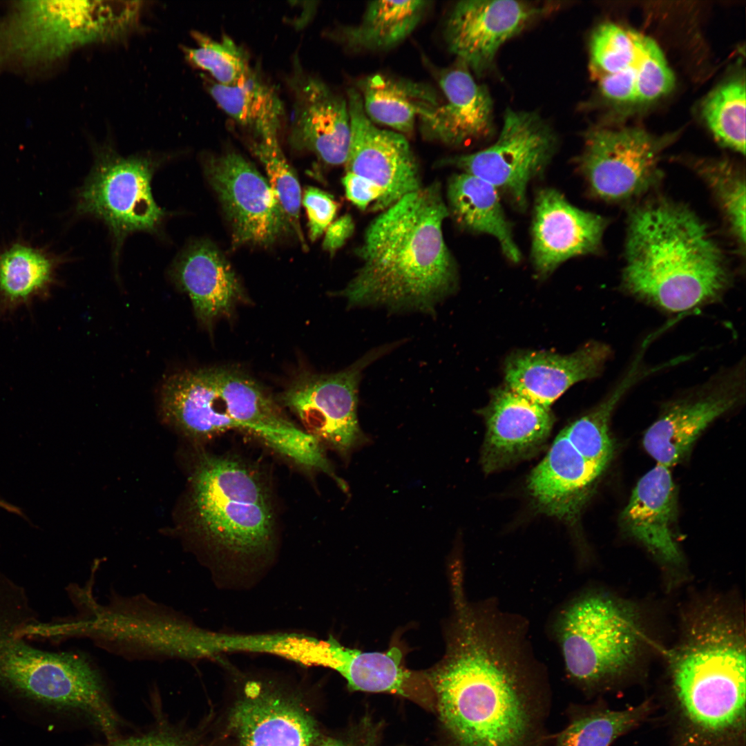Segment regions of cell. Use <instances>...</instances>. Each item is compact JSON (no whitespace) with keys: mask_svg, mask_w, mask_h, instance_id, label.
Here are the masks:
<instances>
[{"mask_svg":"<svg viewBox=\"0 0 746 746\" xmlns=\"http://www.w3.org/2000/svg\"><path fill=\"white\" fill-rule=\"evenodd\" d=\"M441 660L425 672L455 746H533L546 680L522 615L452 598Z\"/></svg>","mask_w":746,"mask_h":746,"instance_id":"1","label":"cell"},{"mask_svg":"<svg viewBox=\"0 0 746 746\" xmlns=\"http://www.w3.org/2000/svg\"><path fill=\"white\" fill-rule=\"evenodd\" d=\"M448 216L439 182L382 211L355 249L359 267L338 294L354 306L432 310L457 283L456 262L443 232Z\"/></svg>","mask_w":746,"mask_h":746,"instance_id":"2","label":"cell"},{"mask_svg":"<svg viewBox=\"0 0 746 746\" xmlns=\"http://www.w3.org/2000/svg\"><path fill=\"white\" fill-rule=\"evenodd\" d=\"M729 282L720 249L689 209L662 200L633 211L622 275L632 295L681 312L718 298Z\"/></svg>","mask_w":746,"mask_h":746,"instance_id":"3","label":"cell"},{"mask_svg":"<svg viewBox=\"0 0 746 746\" xmlns=\"http://www.w3.org/2000/svg\"><path fill=\"white\" fill-rule=\"evenodd\" d=\"M164 419L188 437L210 439L229 430L252 434L305 468H321V444L294 424L254 378L231 366L189 370L162 386Z\"/></svg>","mask_w":746,"mask_h":746,"instance_id":"4","label":"cell"},{"mask_svg":"<svg viewBox=\"0 0 746 746\" xmlns=\"http://www.w3.org/2000/svg\"><path fill=\"white\" fill-rule=\"evenodd\" d=\"M674 690L688 720L719 735L736 729L745 712V644L740 625L708 609L687 629L670 657Z\"/></svg>","mask_w":746,"mask_h":746,"instance_id":"5","label":"cell"},{"mask_svg":"<svg viewBox=\"0 0 746 746\" xmlns=\"http://www.w3.org/2000/svg\"><path fill=\"white\" fill-rule=\"evenodd\" d=\"M189 510L194 533L217 554L243 560L264 557L274 547L271 491L242 459L202 454L191 476Z\"/></svg>","mask_w":746,"mask_h":746,"instance_id":"6","label":"cell"},{"mask_svg":"<svg viewBox=\"0 0 746 746\" xmlns=\"http://www.w3.org/2000/svg\"><path fill=\"white\" fill-rule=\"evenodd\" d=\"M640 624L629 605L608 594L589 591L571 598L551 629L568 678L588 688L628 669L641 646Z\"/></svg>","mask_w":746,"mask_h":746,"instance_id":"7","label":"cell"},{"mask_svg":"<svg viewBox=\"0 0 746 746\" xmlns=\"http://www.w3.org/2000/svg\"><path fill=\"white\" fill-rule=\"evenodd\" d=\"M557 144L555 132L538 113L508 108L491 145L443 162L489 182L515 207L524 210L528 186L546 171Z\"/></svg>","mask_w":746,"mask_h":746,"instance_id":"8","label":"cell"},{"mask_svg":"<svg viewBox=\"0 0 746 746\" xmlns=\"http://www.w3.org/2000/svg\"><path fill=\"white\" fill-rule=\"evenodd\" d=\"M156 166L149 156L124 157L101 150L79 192L77 212L103 220L117 244L131 233L155 231L165 216L151 192Z\"/></svg>","mask_w":746,"mask_h":746,"instance_id":"9","label":"cell"},{"mask_svg":"<svg viewBox=\"0 0 746 746\" xmlns=\"http://www.w3.org/2000/svg\"><path fill=\"white\" fill-rule=\"evenodd\" d=\"M204 167L230 224L234 247H268L294 233L267 179L242 155L232 150L207 155Z\"/></svg>","mask_w":746,"mask_h":746,"instance_id":"10","label":"cell"},{"mask_svg":"<svg viewBox=\"0 0 746 746\" xmlns=\"http://www.w3.org/2000/svg\"><path fill=\"white\" fill-rule=\"evenodd\" d=\"M662 144L638 128H594L584 135L577 166L597 197L630 199L657 182Z\"/></svg>","mask_w":746,"mask_h":746,"instance_id":"11","label":"cell"},{"mask_svg":"<svg viewBox=\"0 0 746 746\" xmlns=\"http://www.w3.org/2000/svg\"><path fill=\"white\" fill-rule=\"evenodd\" d=\"M351 137L345 173L358 178L377 197L374 211H384L423 186L419 166L404 135L376 126L367 116L358 90L347 92Z\"/></svg>","mask_w":746,"mask_h":746,"instance_id":"12","label":"cell"},{"mask_svg":"<svg viewBox=\"0 0 746 746\" xmlns=\"http://www.w3.org/2000/svg\"><path fill=\"white\" fill-rule=\"evenodd\" d=\"M381 354L371 352L338 372L303 374L282 393L280 401L320 444L346 453L360 436L356 408L362 370Z\"/></svg>","mask_w":746,"mask_h":746,"instance_id":"13","label":"cell"},{"mask_svg":"<svg viewBox=\"0 0 746 746\" xmlns=\"http://www.w3.org/2000/svg\"><path fill=\"white\" fill-rule=\"evenodd\" d=\"M291 95L288 142L329 166L345 164L351 137L347 98L306 70L295 55L287 77Z\"/></svg>","mask_w":746,"mask_h":746,"instance_id":"14","label":"cell"},{"mask_svg":"<svg viewBox=\"0 0 746 746\" xmlns=\"http://www.w3.org/2000/svg\"><path fill=\"white\" fill-rule=\"evenodd\" d=\"M543 12L522 1H459L446 22L448 48L470 72L481 75L492 66L501 46Z\"/></svg>","mask_w":746,"mask_h":746,"instance_id":"15","label":"cell"},{"mask_svg":"<svg viewBox=\"0 0 746 746\" xmlns=\"http://www.w3.org/2000/svg\"><path fill=\"white\" fill-rule=\"evenodd\" d=\"M606 225L602 216L574 206L557 190H539L533 207L530 249L537 274L546 276L572 258L595 253Z\"/></svg>","mask_w":746,"mask_h":746,"instance_id":"16","label":"cell"},{"mask_svg":"<svg viewBox=\"0 0 746 746\" xmlns=\"http://www.w3.org/2000/svg\"><path fill=\"white\" fill-rule=\"evenodd\" d=\"M486 425L481 463L486 472L513 464L536 453L551 433L554 419L541 405L508 388L492 393L481 411Z\"/></svg>","mask_w":746,"mask_h":746,"instance_id":"17","label":"cell"},{"mask_svg":"<svg viewBox=\"0 0 746 746\" xmlns=\"http://www.w3.org/2000/svg\"><path fill=\"white\" fill-rule=\"evenodd\" d=\"M437 79L443 99L419 119L423 137L453 147L488 137L494 129V116L486 87L459 61L442 69Z\"/></svg>","mask_w":746,"mask_h":746,"instance_id":"18","label":"cell"},{"mask_svg":"<svg viewBox=\"0 0 746 746\" xmlns=\"http://www.w3.org/2000/svg\"><path fill=\"white\" fill-rule=\"evenodd\" d=\"M611 352L604 343L592 341L576 352L562 355L524 351L506 361L507 388L546 408L573 384L597 376Z\"/></svg>","mask_w":746,"mask_h":746,"instance_id":"19","label":"cell"},{"mask_svg":"<svg viewBox=\"0 0 746 746\" xmlns=\"http://www.w3.org/2000/svg\"><path fill=\"white\" fill-rule=\"evenodd\" d=\"M741 392L740 376L733 375L710 390L672 404L645 432L644 449L657 464L673 466L710 423L738 403Z\"/></svg>","mask_w":746,"mask_h":746,"instance_id":"20","label":"cell"},{"mask_svg":"<svg viewBox=\"0 0 746 746\" xmlns=\"http://www.w3.org/2000/svg\"><path fill=\"white\" fill-rule=\"evenodd\" d=\"M604 469L580 455L562 430L530 472L527 487L542 512L573 520Z\"/></svg>","mask_w":746,"mask_h":746,"instance_id":"21","label":"cell"},{"mask_svg":"<svg viewBox=\"0 0 746 746\" xmlns=\"http://www.w3.org/2000/svg\"><path fill=\"white\" fill-rule=\"evenodd\" d=\"M676 487L669 468L657 464L638 481L620 516L624 531L662 562L678 565L682 554L673 531Z\"/></svg>","mask_w":746,"mask_h":746,"instance_id":"22","label":"cell"},{"mask_svg":"<svg viewBox=\"0 0 746 746\" xmlns=\"http://www.w3.org/2000/svg\"><path fill=\"white\" fill-rule=\"evenodd\" d=\"M172 276L189 296L198 320L210 327L244 300L242 286L221 251L207 240L191 244L175 260Z\"/></svg>","mask_w":746,"mask_h":746,"instance_id":"23","label":"cell"},{"mask_svg":"<svg viewBox=\"0 0 746 746\" xmlns=\"http://www.w3.org/2000/svg\"><path fill=\"white\" fill-rule=\"evenodd\" d=\"M318 665L336 671L354 691L390 693L408 698L432 691L425 673L408 669L398 647L384 652L345 647L333 638L321 640Z\"/></svg>","mask_w":746,"mask_h":746,"instance_id":"24","label":"cell"},{"mask_svg":"<svg viewBox=\"0 0 746 746\" xmlns=\"http://www.w3.org/2000/svg\"><path fill=\"white\" fill-rule=\"evenodd\" d=\"M206 88L218 106L248 135V140H279L285 119L283 102L276 86L258 67H252L235 84L208 80Z\"/></svg>","mask_w":746,"mask_h":746,"instance_id":"25","label":"cell"},{"mask_svg":"<svg viewBox=\"0 0 746 746\" xmlns=\"http://www.w3.org/2000/svg\"><path fill=\"white\" fill-rule=\"evenodd\" d=\"M232 718L240 746H312L318 736L307 714L274 696L247 697Z\"/></svg>","mask_w":746,"mask_h":746,"instance_id":"26","label":"cell"},{"mask_svg":"<svg viewBox=\"0 0 746 746\" xmlns=\"http://www.w3.org/2000/svg\"><path fill=\"white\" fill-rule=\"evenodd\" d=\"M448 209L456 222L470 232L495 238L503 254L517 263L522 253L504 212L499 192L489 182L473 175H453L447 188Z\"/></svg>","mask_w":746,"mask_h":746,"instance_id":"27","label":"cell"},{"mask_svg":"<svg viewBox=\"0 0 746 746\" xmlns=\"http://www.w3.org/2000/svg\"><path fill=\"white\" fill-rule=\"evenodd\" d=\"M363 109L374 123L409 135L417 120L441 102L430 86L405 78L375 73L358 82Z\"/></svg>","mask_w":746,"mask_h":746,"instance_id":"28","label":"cell"},{"mask_svg":"<svg viewBox=\"0 0 746 746\" xmlns=\"http://www.w3.org/2000/svg\"><path fill=\"white\" fill-rule=\"evenodd\" d=\"M428 1H373L360 22L327 32L352 51H383L403 42L418 26L430 6Z\"/></svg>","mask_w":746,"mask_h":746,"instance_id":"29","label":"cell"},{"mask_svg":"<svg viewBox=\"0 0 746 746\" xmlns=\"http://www.w3.org/2000/svg\"><path fill=\"white\" fill-rule=\"evenodd\" d=\"M55 264L41 251L15 244L0 255V311L10 312L43 296L51 285Z\"/></svg>","mask_w":746,"mask_h":746,"instance_id":"30","label":"cell"},{"mask_svg":"<svg viewBox=\"0 0 746 746\" xmlns=\"http://www.w3.org/2000/svg\"><path fill=\"white\" fill-rule=\"evenodd\" d=\"M648 37L612 23L600 26L590 43V68L593 77L597 79L628 71L637 73Z\"/></svg>","mask_w":746,"mask_h":746,"instance_id":"31","label":"cell"},{"mask_svg":"<svg viewBox=\"0 0 746 746\" xmlns=\"http://www.w3.org/2000/svg\"><path fill=\"white\" fill-rule=\"evenodd\" d=\"M636 376L637 374L631 371L608 398L563 430L570 443L580 455L604 468L613 453V445L609 430L611 414Z\"/></svg>","mask_w":746,"mask_h":746,"instance_id":"32","label":"cell"},{"mask_svg":"<svg viewBox=\"0 0 746 746\" xmlns=\"http://www.w3.org/2000/svg\"><path fill=\"white\" fill-rule=\"evenodd\" d=\"M192 35L196 46L183 47L184 56L192 65L208 72L216 83L231 86L251 71L248 52L229 36L214 39L198 31Z\"/></svg>","mask_w":746,"mask_h":746,"instance_id":"33","label":"cell"},{"mask_svg":"<svg viewBox=\"0 0 746 746\" xmlns=\"http://www.w3.org/2000/svg\"><path fill=\"white\" fill-rule=\"evenodd\" d=\"M702 115L714 137L725 146L745 154V83L731 80L710 93Z\"/></svg>","mask_w":746,"mask_h":746,"instance_id":"34","label":"cell"},{"mask_svg":"<svg viewBox=\"0 0 746 746\" xmlns=\"http://www.w3.org/2000/svg\"><path fill=\"white\" fill-rule=\"evenodd\" d=\"M647 705L621 711H597L576 716L562 731L555 746H609L620 735L638 724Z\"/></svg>","mask_w":746,"mask_h":746,"instance_id":"35","label":"cell"},{"mask_svg":"<svg viewBox=\"0 0 746 746\" xmlns=\"http://www.w3.org/2000/svg\"><path fill=\"white\" fill-rule=\"evenodd\" d=\"M251 151L260 161L267 175V180L274 191L294 233L305 245L299 216L301 191L297 177L288 163L279 140H248Z\"/></svg>","mask_w":746,"mask_h":746,"instance_id":"36","label":"cell"},{"mask_svg":"<svg viewBox=\"0 0 746 746\" xmlns=\"http://www.w3.org/2000/svg\"><path fill=\"white\" fill-rule=\"evenodd\" d=\"M698 172L711 189L735 237L745 241V182L740 171L725 161L702 162Z\"/></svg>","mask_w":746,"mask_h":746,"instance_id":"37","label":"cell"},{"mask_svg":"<svg viewBox=\"0 0 746 746\" xmlns=\"http://www.w3.org/2000/svg\"><path fill=\"white\" fill-rule=\"evenodd\" d=\"M674 76L664 56L649 37L635 78L636 102H647L668 93L673 87Z\"/></svg>","mask_w":746,"mask_h":746,"instance_id":"38","label":"cell"},{"mask_svg":"<svg viewBox=\"0 0 746 746\" xmlns=\"http://www.w3.org/2000/svg\"><path fill=\"white\" fill-rule=\"evenodd\" d=\"M301 202L308 218L309 238L315 241L332 222L338 204L331 194L313 186L305 189Z\"/></svg>","mask_w":746,"mask_h":746,"instance_id":"39","label":"cell"},{"mask_svg":"<svg viewBox=\"0 0 746 746\" xmlns=\"http://www.w3.org/2000/svg\"><path fill=\"white\" fill-rule=\"evenodd\" d=\"M102 746H191L175 729H158L126 738L113 739Z\"/></svg>","mask_w":746,"mask_h":746,"instance_id":"40","label":"cell"},{"mask_svg":"<svg viewBox=\"0 0 746 746\" xmlns=\"http://www.w3.org/2000/svg\"><path fill=\"white\" fill-rule=\"evenodd\" d=\"M635 78L633 71L609 75L599 79L598 86L606 99L620 102H636Z\"/></svg>","mask_w":746,"mask_h":746,"instance_id":"41","label":"cell"},{"mask_svg":"<svg viewBox=\"0 0 746 746\" xmlns=\"http://www.w3.org/2000/svg\"><path fill=\"white\" fill-rule=\"evenodd\" d=\"M354 231V222L351 216L344 215L333 221L327 228L323 241V248L331 255L341 248Z\"/></svg>","mask_w":746,"mask_h":746,"instance_id":"42","label":"cell"},{"mask_svg":"<svg viewBox=\"0 0 746 746\" xmlns=\"http://www.w3.org/2000/svg\"><path fill=\"white\" fill-rule=\"evenodd\" d=\"M320 746H348V745H347L346 744H345L344 743H343V742H341L340 740L329 738H327V739L323 740L322 743H321Z\"/></svg>","mask_w":746,"mask_h":746,"instance_id":"43","label":"cell"},{"mask_svg":"<svg viewBox=\"0 0 746 746\" xmlns=\"http://www.w3.org/2000/svg\"><path fill=\"white\" fill-rule=\"evenodd\" d=\"M0 507H2V508H5V509H6V510H8L9 511H11V512H14V513H19V510L16 507L12 506V505H10L8 504H6L4 501H0Z\"/></svg>","mask_w":746,"mask_h":746,"instance_id":"44","label":"cell"}]
</instances>
